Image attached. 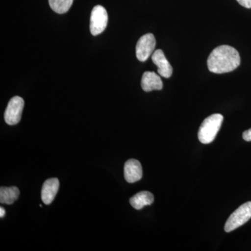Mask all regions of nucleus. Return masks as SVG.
<instances>
[{"label": "nucleus", "mask_w": 251, "mask_h": 251, "mask_svg": "<svg viewBox=\"0 0 251 251\" xmlns=\"http://www.w3.org/2000/svg\"><path fill=\"white\" fill-rule=\"evenodd\" d=\"M224 121L221 114H214L206 117L198 130V139L202 144L212 143L216 138Z\"/></svg>", "instance_id": "f03ea898"}, {"label": "nucleus", "mask_w": 251, "mask_h": 251, "mask_svg": "<svg viewBox=\"0 0 251 251\" xmlns=\"http://www.w3.org/2000/svg\"><path fill=\"white\" fill-rule=\"evenodd\" d=\"M59 181L57 178L46 180L41 190V199L44 204H50L54 201L58 192Z\"/></svg>", "instance_id": "1a4fd4ad"}, {"label": "nucleus", "mask_w": 251, "mask_h": 251, "mask_svg": "<svg viewBox=\"0 0 251 251\" xmlns=\"http://www.w3.org/2000/svg\"><path fill=\"white\" fill-rule=\"evenodd\" d=\"M20 196L19 189L16 186L0 188V202L1 204H12L17 201Z\"/></svg>", "instance_id": "f8f14e48"}, {"label": "nucleus", "mask_w": 251, "mask_h": 251, "mask_svg": "<svg viewBox=\"0 0 251 251\" xmlns=\"http://www.w3.org/2000/svg\"><path fill=\"white\" fill-rule=\"evenodd\" d=\"M153 64L158 67V73L162 77L169 78L173 74V67L162 50H156L151 56Z\"/></svg>", "instance_id": "0eeeda50"}, {"label": "nucleus", "mask_w": 251, "mask_h": 251, "mask_svg": "<svg viewBox=\"0 0 251 251\" xmlns=\"http://www.w3.org/2000/svg\"><path fill=\"white\" fill-rule=\"evenodd\" d=\"M243 139L247 142H251V128L243 133Z\"/></svg>", "instance_id": "2eb2a0df"}, {"label": "nucleus", "mask_w": 251, "mask_h": 251, "mask_svg": "<svg viewBox=\"0 0 251 251\" xmlns=\"http://www.w3.org/2000/svg\"><path fill=\"white\" fill-rule=\"evenodd\" d=\"M74 0H49V4L54 12L59 14L67 13L72 7Z\"/></svg>", "instance_id": "ddd939ff"}, {"label": "nucleus", "mask_w": 251, "mask_h": 251, "mask_svg": "<svg viewBox=\"0 0 251 251\" xmlns=\"http://www.w3.org/2000/svg\"><path fill=\"white\" fill-rule=\"evenodd\" d=\"M5 215V209L3 207H0V217L3 218Z\"/></svg>", "instance_id": "dca6fc26"}, {"label": "nucleus", "mask_w": 251, "mask_h": 251, "mask_svg": "<svg viewBox=\"0 0 251 251\" xmlns=\"http://www.w3.org/2000/svg\"><path fill=\"white\" fill-rule=\"evenodd\" d=\"M238 2L239 3L244 7L247 8V9H251V0H237Z\"/></svg>", "instance_id": "4468645a"}, {"label": "nucleus", "mask_w": 251, "mask_h": 251, "mask_svg": "<svg viewBox=\"0 0 251 251\" xmlns=\"http://www.w3.org/2000/svg\"><path fill=\"white\" fill-rule=\"evenodd\" d=\"M25 102L21 97H13L9 100L4 112V120L9 125H16L21 121Z\"/></svg>", "instance_id": "39448f33"}, {"label": "nucleus", "mask_w": 251, "mask_h": 251, "mask_svg": "<svg viewBox=\"0 0 251 251\" xmlns=\"http://www.w3.org/2000/svg\"><path fill=\"white\" fill-rule=\"evenodd\" d=\"M156 39L152 34H145L140 37L136 45V57L140 62H145L153 53Z\"/></svg>", "instance_id": "423d86ee"}, {"label": "nucleus", "mask_w": 251, "mask_h": 251, "mask_svg": "<svg viewBox=\"0 0 251 251\" xmlns=\"http://www.w3.org/2000/svg\"><path fill=\"white\" fill-rule=\"evenodd\" d=\"M154 201V197L149 191H141L130 198V204L134 209L140 210L144 206L151 205Z\"/></svg>", "instance_id": "9b49d317"}, {"label": "nucleus", "mask_w": 251, "mask_h": 251, "mask_svg": "<svg viewBox=\"0 0 251 251\" xmlns=\"http://www.w3.org/2000/svg\"><path fill=\"white\" fill-rule=\"evenodd\" d=\"M240 63V55L237 50L227 45L218 46L213 50L207 59L209 72L217 74L232 72Z\"/></svg>", "instance_id": "f257e3e1"}, {"label": "nucleus", "mask_w": 251, "mask_h": 251, "mask_svg": "<svg viewBox=\"0 0 251 251\" xmlns=\"http://www.w3.org/2000/svg\"><path fill=\"white\" fill-rule=\"evenodd\" d=\"M143 177V168L138 160H128L125 165V178L128 183H135Z\"/></svg>", "instance_id": "6e6552de"}, {"label": "nucleus", "mask_w": 251, "mask_h": 251, "mask_svg": "<svg viewBox=\"0 0 251 251\" xmlns=\"http://www.w3.org/2000/svg\"><path fill=\"white\" fill-rule=\"evenodd\" d=\"M251 219V202H247L239 206L229 216L225 225V231L230 232L241 227Z\"/></svg>", "instance_id": "7ed1b4c3"}, {"label": "nucleus", "mask_w": 251, "mask_h": 251, "mask_svg": "<svg viewBox=\"0 0 251 251\" xmlns=\"http://www.w3.org/2000/svg\"><path fill=\"white\" fill-rule=\"evenodd\" d=\"M108 22V16L103 6H94L91 13L90 31L94 36H97L105 31Z\"/></svg>", "instance_id": "20e7f679"}, {"label": "nucleus", "mask_w": 251, "mask_h": 251, "mask_svg": "<svg viewBox=\"0 0 251 251\" xmlns=\"http://www.w3.org/2000/svg\"><path fill=\"white\" fill-rule=\"evenodd\" d=\"M141 86L143 90L146 92L153 90H161L163 89V82L161 77L154 72L144 73L142 77Z\"/></svg>", "instance_id": "9d476101"}]
</instances>
